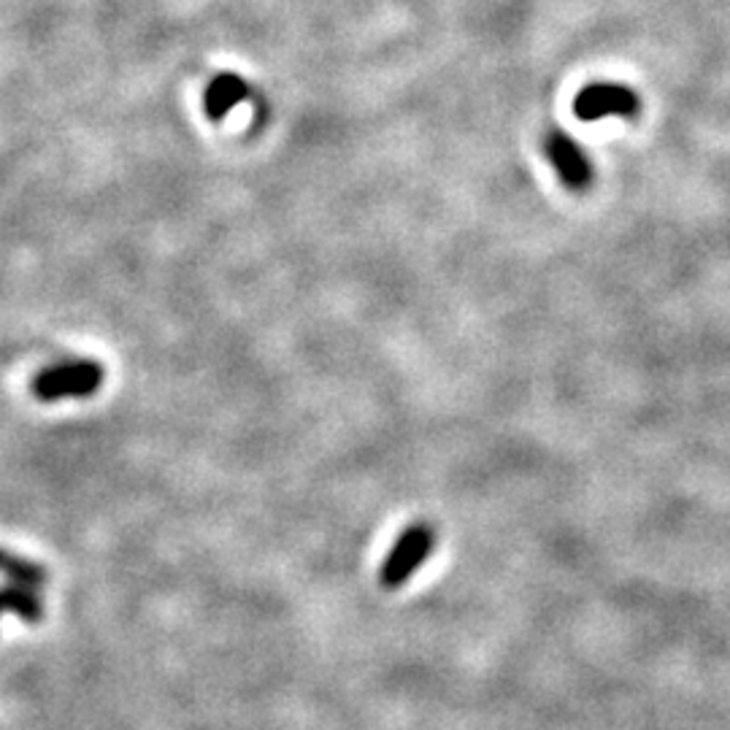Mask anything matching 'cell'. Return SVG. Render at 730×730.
Returning <instances> with one entry per match:
<instances>
[{
    "mask_svg": "<svg viewBox=\"0 0 730 730\" xmlns=\"http://www.w3.org/2000/svg\"><path fill=\"white\" fill-rule=\"evenodd\" d=\"M103 385V368L95 361H65L49 365L33 379V395L41 404L65 398H90Z\"/></svg>",
    "mask_w": 730,
    "mask_h": 730,
    "instance_id": "cell-1",
    "label": "cell"
},
{
    "mask_svg": "<svg viewBox=\"0 0 730 730\" xmlns=\"http://www.w3.org/2000/svg\"><path fill=\"white\" fill-rule=\"evenodd\" d=\"M3 614H17V617L28 619V623H39L44 617V606L35 590L20 587V584H9L0 590V617Z\"/></svg>",
    "mask_w": 730,
    "mask_h": 730,
    "instance_id": "cell-6",
    "label": "cell"
},
{
    "mask_svg": "<svg viewBox=\"0 0 730 730\" xmlns=\"http://www.w3.org/2000/svg\"><path fill=\"white\" fill-rule=\"evenodd\" d=\"M434 550V535L425 525H414L398 539L393 552H387L385 565H382V584L385 587H400L414 571L423 565V560Z\"/></svg>",
    "mask_w": 730,
    "mask_h": 730,
    "instance_id": "cell-4",
    "label": "cell"
},
{
    "mask_svg": "<svg viewBox=\"0 0 730 730\" xmlns=\"http://www.w3.org/2000/svg\"><path fill=\"white\" fill-rule=\"evenodd\" d=\"M247 97H249V87L241 76H236V73H219L217 79H211L209 87H206L204 95L206 117L219 122L230 108L236 106V103L247 101Z\"/></svg>",
    "mask_w": 730,
    "mask_h": 730,
    "instance_id": "cell-5",
    "label": "cell"
},
{
    "mask_svg": "<svg viewBox=\"0 0 730 730\" xmlns=\"http://www.w3.org/2000/svg\"><path fill=\"white\" fill-rule=\"evenodd\" d=\"M642 112V97L628 84L593 82L582 87L574 97V114L582 122H598L606 117L633 119Z\"/></svg>",
    "mask_w": 730,
    "mask_h": 730,
    "instance_id": "cell-2",
    "label": "cell"
},
{
    "mask_svg": "<svg viewBox=\"0 0 730 730\" xmlns=\"http://www.w3.org/2000/svg\"><path fill=\"white\" fill-rule=\"evenodd\" d=\"M544 155L565 187L584 190V187L593 185V163H590V157L584 155V149L574 138L565 136L557 127H552L544 136Z\"/></svg>",
    "mask_w": 730,
    "mask_h": 730,
    "instance_id": "cell-3",
    "label": "cell"
},
{
    "mask_svg": "<svg viewBox=\"0 0 730 730\" xmlns=\"http://www.w3.org/2000/svg\"><path fill=\"white\" fill-rule=\"evenodd\" d=\"M0 574L9 580V584H20V587L35 590V593H39L46 582V571L41 569V565L11 555V552L6 550H0Z\"/></svg>",
    "mask_w": 730,
    "mask_h": 730,
    "instance_id": "cell-7",
    "label": "cell"
}]
</instances>
